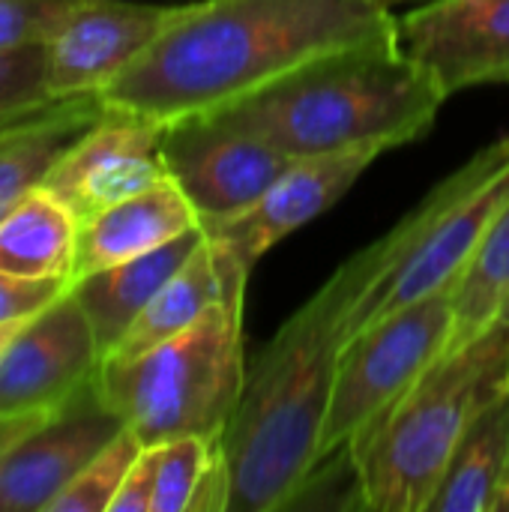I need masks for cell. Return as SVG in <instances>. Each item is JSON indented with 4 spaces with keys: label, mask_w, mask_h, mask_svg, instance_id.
Returning a JSON list of instances; mask_svg holds the SVG:
<instances>
[{
    "label": "cell",
    "mask_w": 509,
    "mask_h": 512,
    "mask_svg": "<svg viewBox=\"0 0 509 512\" xmlns=\"http://www.w3.org/2000/svg\"><path fill=\"white\" fill-rule=\"evenodd\" d=\"M393 39L396 15L375 0H198L99 99L174 123L237 105L315 60Z\"/></svg>",
    "instance_id": "cell-1"
},
{
    "label": "cell",
    "mask_w": 509,
    "mask_h": 512,
    "mask_svg": "<svg viewBox=\"0 0 509 512\" xmlns=\"http://www.w3.org/2000/svg\"><path fill=\"white\" fill-rule=\"evenodd\" d=\"M381 264L384 240L351 255L246 366L240 402L219 438L228 512L288 510L318 474L345 318Z\"/></svg>",
    "instance_id": "cell-2"
},
{
    "label": "cell",
    "mask_w": 509,
    "mask_h": 512,
    "mask_svg": "<svg viewBox=\"0 0 509 512\" xmlns=\"http://www.w3.org/2000/svg\"><path fill=\"white\" fill-rule=\"evenodd\" d=\"M447 93L399 39L315 60L219 114L291 159L423 138Z\"/></svg>",
    "instance_id": "cell-3"
},
{
    "label": "cell",
    "mask_w": 509,
    "mask_h": 512,
    "mask_svg": "<svg viewBox=\"0 0 509 512\" xmlns=\"http://www.w3.org/2000/svg\"><path fill=\"white\" fill-rule=\"evenodd\" d=\"M509 390V321L447 348L348 450L357 498L378 512H429L477 417Z\"/></svg>",
    "instance_id": "cell-4"
},
{
    "label": "cell",
    "mask_w": 509,
    "mask_h": 512,
    "mask_svg": "<svg viewBox=\"0 0 509 512\" xmlns=\"http://www.w3.org/2000/svg\"><path fill=\"white\" fill-rule=\"evenodd\" d=\"M246 381L243 306H213L183 333L96 372L105 405L144 444L219 441Z\"/></svg>",
    "instance_id": "cell-5"
},
{
    "label": "cell",
    "mask_w": 509,
    "mask_h": 512,
    "mask_svg": "<svg viewBox=\"0 0 509 512\" xmlns=\"http://www.w3.org/2000/svg\"><path fill=\"white\" fill-rule=\"evenodd\" d=\"M509 198V135L477 150L390 234L378 279L351 303L345 342L372 321L453 288Z\"/></svg>",
    "instance_id": "cell-6"
},
{
    "label": "cell",
    "mask_w": 509,
    "mask_h": 512,
    "mask_svg": "<svg viewBox=\"0 0 509 512\" xmlns=\"http://www.w3.org/2000/svg\"><path fill=\"white\" fill-rule=\"evenodd\" d=\"M453 288L372 321L342 345L321 438V465L366 435L450 348L456 330Z\"/></svg>",
    "instance_id": "cell-7"
},
{
    "label": "cell",
    "mask_w": 509,
    "mask_h": 512,
    "mask_svg": "<svg viewBox=\"0 0 509 512\" xmlns=\"http://www.w3.org/2000/svg\"><path fill=\"white\" fill-rule=\"evenodd\" d=\"M159 153L201 225L240 216L291 165L288 153L219 111L165 123Z\"/></svg>",
    "instance_id": "cell-8"
},
{
    "label": "cell",
    "mask_w": 509,
    "mask_h": 512,
    "mask_svg": "<svg viewBox=\"0 0 509 512\" xmlns=\"http://www.w3.org/2000/svg\"><path fill=\"white\" fill-rule=\"evenodd\" d=\"M165 123L123 108H105L99 120L57 159L42 189L63 201L78 222L168 180L162 162Z\"/></svg>",
    "instance_id": "cell-9"
},
{
    "label": "cell",
    "mask_w": 509,
    "mask_h": 512,
    "mask_svg": "<svg viewBox=\"0 0 509 512\" xmlns=\"http://www.w3.org/2000/svg\"><path fill=\"white\" fill-rule=\"evenodd\" d=\"M102 366L96 333L72 288L33 315L0 354V417L54 411Z\"/></svg>",
    "instance_id": "cell-10"
},
{
    "label": "cell",
    "mask_w": 509,
    "mask_h": 512,
    "mask_svg": "<svg viewBox=\"0 0 509 512\" xmlns=\"http://www.w3.org/2000/svg\"><path fill=\"white\" fill-rule=\"evenodd\" d=\"M123 429L93 378L3 456L0 512H48L75 474Z\"/></svg>",
    "instance_id": "cell-11"
},
{
    "label": "cell",
    "mask_w": 509,
    "mask_h": 512,
    "mask_svg": "<svg viewBox=\"0 0 509 512\" xmlns=\"http://www.w3.org/2000/svg\"><path fill=\"white\" fill-rule=\"evenodd\" d=\"M399 45L423 63L447 99L509 84V0H429L396 18Z\"/></svg>",
    "instance_id": "cell-12"
},
{
    "label": "cell",
    "mask_w": 509,
    "mask_h": 512,
    "mask_svg": "<svg viewBox=\"0 0 509 512\" xmlns=\"http://www.w3.org/2000/svg\"><path fill=\"white\" fill-rule=\"evenodd\" d=\"M381 153L387 150L351 147L336 153L297 156L249 210L234 219L204 225V231L231 246L234 255L252 270L285 237L327 213Z\"/></svg>",
    "instance_id": "cell-13"
},
{
    "label": "cell",
    "mask_w": 509,
    "mask_h": 512,
    "mask_svg": "<svg viewBox=\"0 0 509 512\" xmlns=\"http://www.w3.org/2000/svg\"><path fill=\"white\" fill-rule=\"evenodd\" d=\"M180 6L81 0L48 39V87L57 99L99 93L180 12Z\"/></svg>",
    "instance_id": "cell-14"
},
{
    "label": "cell",
    "mask_w": 509,
    "mask_h": 512,
    "mask_svg": "<svg viewBox=\"0 0 509 512\" xmlns=\"http://www.w3.org/2000/svg\"><path fill=\"white\" fill-rule=\"evenodd\" d=\"M249 267L234 255L231 246H225L219 237L204 231L201 246L189 255V261L156 291V297L144 306V312L135 318V324L126 330L120 345L105 360H126L135 357L186 327H192L207 309L225 303V306H243L246 303V282Z\"/></svg>",
    "instance_id": "cell-15"
},
{
    "label": "cell",
    "mask_w": 509,
    "mask_h": 512,
    "mask_svg": "<svg viewBox=\"0 0 509 512\" xmlns=\"http://www.w3.org/2000/svg\"><path fill=\"white\" fill-rule=\"evenodd\" d=\"M198 225L201 219L195 207L168 177L81 222L72 279L147 255Z\"/></svg>",
    "instance_id": "cell-16"
},
{
    "label": "cell",
    "mask_w": 509,
    "mask_h": 512,
    "mask_svg": "<svg viewBox=\"0 0 509 512\" xmlns=\"http://www.w3.org/2000/svg\"><path fill=\"white\" fill-rule=\"evenodd\" d=\"M201 240H204V225L186 231L183 237H177L147 255H138V258H129V261L111 264L105 270L72 279L69 288H72L75 300L81 303L84 315L90 318L102 360L120 345L126 330L144 312V306L189 261V255L201 246Z\"/></svg>",
    "instance_id": "cell-17"
},
{
    "label": "cell",
    "mask_w": 509,
    "mask_h": 512,
    "mask_svg": "<svg viewBox=\"0 0 509 512\" xmlns=\"http://www.w3.org/2000/svg\"><path fill=\"white\" fill-rule=\"evenodd\" d=\"M105 111L99 93L63 96L0 123V219L45 183L57 159Z\"/></svg>",
    "instance_id": "cell-18"
},
{
    "label": "cell",
    "mask_w": 509,
    "mask_h": 512,
    "mask_svg": "<svg viewBox=\"0 0 509 512\" xmlns=\"http://www.w3.org/2000/svg\"><path fill=\"white\" fill-rule=\"evenodd\" d=\"M429 512H509V390L456 447Z\"/></svg>",
    "instance_id": "cell-19"
},
{
    "label": "cell",
    "mask_w": 509,
    "mask_h": 512,
    "mask_svg": "<svg viewBox=\"0 0 509 512\" xmlns=\"http://www.w3.org/2000/svg\"><path fill=\"white\" fill-rule=\"evenodd\" d=\"M81 222L48 189H33L0 219V270L24 279H72Z\"/></svg>",
    "instance_id": "cell-20"
},
{
    "label": "cell",
    "mask_w": 509,
    "mask_h": 512,
    "mask_svg": "<svg viewBox=\"0 0 509 512\" xmlns=\"http://www.w3.org/2000/svg\"><path fill=\"white\" fill-rule=\"evenodd\" d=\"M509 300V198L489 225L483 243L468 261L465 273L453 288L456 330L450 348L474 339L492 321H498Z\"/></svg>",
    "instance_id": "cell-21"
},
{
    "label": "cell",
    "mask_w": 509,
    "mask_h": 512,
    "mask_svg": "<svg viewBox=\"0 0 509 512\" xmlns=\"http://www.w3.org/2000/svg\"><path fill=\"white\" fill-rule=\"evenodd\" d=\"M141 450L144 444L129 429H123L75 474V480L57 495L48 512H111V504Z\"/></svg>",
    "instance_id": "cell-22"
},
{
    "label": "cell",
    "mask_w": 509,
    "mask_h": 512,
    "mask_svg": "<svg viewBox=\"0 0 509 512\" xmlns=\"http://www.w3.org/2000/svg\"><path fill=\"white\" fill-rule=\"evenodd\" d=\"M159 447L153 512H189V504L216 462L219 441L210 438H174Z\"/></svg>",
    "instance_id": "cell-23"
},
{
    "label": "cell",
    "mask_w": 509,
    "mask_h": 512,
    "mask_svg": "<svg viewBox=\"0 0 509 512\" xmlns=\"http://www.w3.org/2000/svg\"><path fill=\"white\" fill-rule=\"evenodd\" d=\"M54 99L48 87V42L0 45V123L24 117Z\"/></svg>",
    "instance_id": "cell-24"
},
{
    "label": "cell",
    "mask_w": 509,
    "mask_h": 512,
    "mask_svg": "<svg viewBox=\"0 0 509 512\" xmlns=\"http://www.w3.org/2000/svg\"><path fill=\"white\" fill-rule=\"evenodd\" d=\"M81 0H0V45L48 42Z\"/></svg>",
    "instance_id": "cell-25"
},
{
    "label": "cell",
    "mask_w": 509,
    "mask_h": 512,
    "mask_svg": "<svg viewBox=\"0 0 509 512\" xmlns=\"http://www.w3.org/2000/svg\"><path fill=\"white\" fill-rule=\"evenodd\" d=\"M72 279H24L0 270V324H24L66 294Z\"/></svg>",
    "instance_id": "cell-26"
},
{
    "label": "cell",
    "mask_w": 509,
    "mask_h": 512,
    "mask_svg": "<svg viewBox=\"0 0 509 512\" xmlns=\"http://www.w3.org/2000/svg\"><path fill=\"white\" fill-rule=\"evenodd\" d=\"M156 468H159V447H144L132 462L111 512H153V492H156Z\"/></svg>",
    "instance_id": "cell-27"
},
{
    "label": "cell",
    "mask_w": 509,
    "mask_h": 512,
    "mask_svg": "<svg viewBox=\"0 0 509 512\" xmlns=\"http://www.w3.org/2000/svg\"><path fill=\"white\" fill-rule=\"evenodd\" d=\"M57 411V408H54ZM54 411H39V414H21V417H0V462L3 456L27 435L33 432L42 420H48Z\"/></svg>",
    "instance_id": "cell-28"
},
{
    "label": "cell",
    "mask_w": 509,
    "mask_h": 512,
    "mask_svg": "<svg viewBox=\"0 0 509 512\" xmlns=\"http://www.w3.org/2000/svg\"><path fill=\"white\" fill-rule=\"evenodd\" d=\"M27 324V321H24ZM21 330V324H0V354L6 351V345H9V339L15 336Z\"/></svg>",
    "instance_id": "cell-29"
},
{
    "label": "cell",
    "mask_w": 509,
    "mask_h": 512,
    "mask_svg": "<svg viewBox=\"0 0 509 512\" xmlns=\"http://www.w3.org/2000/svg\"><path fill=\"white\" fill-rule=\"evenodd\" d=\"M378 6H384V9H396V6H402V3H429V0H375Z\"/></svg>",
    "instance_id": "cell-30"
},
{
    "label": "cell",
    "mask_w": 509,
    "mask_h": 512,
    "mask_svg": "<svg viewBox=\"0 0 509 512\" xmlns=\"http://www.w3.org/2000/svg\"><path fill=\"white\" fill-rule=\"evenodd\" d=\"M498 318H504V321H509V300H507V303H504V309H501V315H498Z\"/></svg>",
    "instance_id": "cell-31"
}]
</instances>
